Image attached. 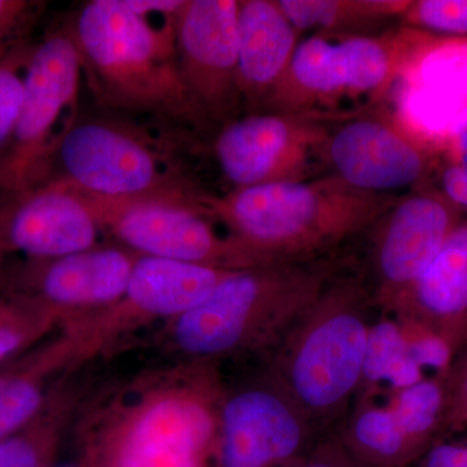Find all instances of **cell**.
<instances>
[{"label":"cell","instance_id":"28","mask_svg":"<svg viewBox=\"0 0 467 467\" xmlns=\"http://www.w3.org/2000/svg\"><path fill=\"white\" fill-rule=\"evenodd\" d=\"M405 26L441 36H467V0H418L401 16Z\"/></svg>","mask_w":467,"mask_h":467},{"label":"cell","instance_id":"14","mask_svg":"<svg viewBox=\"0 0 467 467\" xmlns=\"http://www.w3.org/2000/svg\"><path fill=\"white\" fill-rule=\"evenodd\" d=\"M239 5L236 0H187L175 27L178 66L209 126L236 119Z\"/></svg>","mask_w":467,"mask_h":467},{"label":"cell","instance_id":"7","mask_svg":"<svg viewBox=\"0 0 467 467\" xmlns=\"http://www.w3.org/2000/svg\"><path fill=\"white\" fill-rule=\"evenodd\" d=\"M81 57L69 26L34 46L14 137L0 158V189L12 196L38 186L78 122Z\"/></svg>","mask_w":467,"mask_h":467},{"label":"cell","instance_id":"29","mask_svg":"<svg viewBox=\"0 0 467 467\" xmlns=\"http://www.w3.org/2000/svg\"><path fill=\"white\" fill-rule=\"evenodd\" d=\"M396 318V317H395ZM400 322L408 339L409 356L420 368L438 370L441 377L450 374L451 362L459 344L432 328L410 321L396 318Z\"/></svg>","mask_w":467,"mask_h":467},{"label":"cell","instance_id":"24","mask_svg":"<svg viewBox=\"0 0 467 467\" xmlns=\"http://www.w3.org/2000/svg\"><path fill=\"white\" fill-rule=\"evenodd\" d=\"M423 379L422 368L409 356L407 334L395 317L377 319L368 330L362 383L387 382L395 389Z\"/></svg>","mask_w":467,"mask_h":467},{"label":"cell","instance_id":"4","mask_svg":"<svg viewBox=\"0 0 467 467\" xmlns=\"http://www.w3.org/2000/svg\"><path fill=\"white\" fill-rule=\"evenodd\" d=\"M334 276L325 261L233 270L201 304L165 324L162 343L190 361L272 353Z\"/></svg>","mask_w":467,"mask_h":467},{"label":"cell","instance_id":"36","mask_svg":"<svg viewBox=\"0 0 467 467\" xmlns=\"http://www.w3.org/2000/svg\"><path fill=\"white\" fill-rule=\"evenodd\" d=\"M52 467H79L78 463H77V461H69V462H57Z\"/></svg>","mask_w":467,"mask_h":467},{"label":"cell","instance_id":"8","mask_svg":"<svg viewBox=\"0 0 467 467\" xmlns=\"http://www.w3.org/2000/svg\"><path fill=\"white\" fill-rule=\"evenodd\" d=\"M55 159L63 169L60 180L95 198L201 202L204 195L187 182L146 134L119 122H77Z\"/></svg>","mask_w":467,"mask_h":467},{"label":"cell","instance_id":"12","mask_svg":"<svg viewBox=\"0 0 467 467\" xmlns=\"http://www.w3.org/2000/svg\"><path fill=\"white\" fill-rule=\"evenodd\" d=\"M339 117L248 113L220 129L214 155L234 189L312 180L313 159H324L326 124Z\"/></svg>","mask_w":467,"mask_h":467},{"label":"cell","instance_id":"10","mask_svg":"<svg viewBox=\"0 0 467 467\" xmlns=\"http://www.w3.org/2000/svg\"><path fill=\"white\" fill-rule=\"evenodd\" d=\"M101 230L140 256L238 270L256 266L230 235H220L202 202L149 198L112 201L88 195Z\"/></svg>","mask_w":467,"mask_h":467},{"label":"cell","instance_id":"30","mask_svg":"<svg viewBox=\"0 0 467 467\" xmlns=\"http://www.w3.org/2000/svg\"><path fill=\"white\" fill-rule=\"evenodd\" d=\"M43 3L0 0V52L24 41L27 27L38 16Z\"/></svg>","mask_w":467,"mask_h":467},{"label":"cell","instance_id":"23","mask_svg":"<svg viewBox=\"0 0 467 467\" xmlns=\"http://www.w3.org/2000/svg\"><path fill=\"white\" fill-rule=\"evenodd\" d=\"M408 0H278L299 33L356 34L358 27L401 17Z\"/></svg>","mask_w":467,"mask_h":467},{"label":"cell","instance_id":"20","mask_svg":"<svg viewBox=\"0 0 467 467\" xmlns=\"http://www.w3.org/2000/svg\"><path fill=\"white\" fill-rule=\"evenodd\" d=\"M76 342L67 327L38 348L0 368V439L23 429L38 416L60 374H70Z\"/></svg>","mask_w":467,"mask_h":467},{"label":"cell","instance_id":"25","mask_svg":"<svg viewBox=\"0 0 467 467\" xmlns=\"http://www.w3.org/2000/svg\"><path fill=\"white\" fill-rule=\"evenodd\" d=\"M448 376L425 379L399 389L391 404L396 420L409 441L420 456L432 447V441L441 430Z\"/></svg>","mask_w":467,"mask_h":467},{"label":"cell","instance_id":"3","mask_svg":"<svg viewBox=\"0 0 467 467\" xmlns=\"http://www.w3.org/2000/svg\"><path fill=\"white\" fill-rule=\"evenodd\" d=\"M175 27L150 26L124 0L85 3L69 29L101 106L193 130L211 128L181 75Z\"/></svg>","mask_w":467,"mask_h":467},{"label":"cell","instance_id":"21","mask_svg":"<svg viewBox=\"0 0 467 467\" xmlns=\"http://www.w3.org/2000/svg\"><path fill=\"white\" fill-rule=\"evenodd\" d=\"M82 392L57 383L38 416L0 439V467H52L67 430L72 429Z\"/></svg>","mask_w":467,"mask_h":467},{"label":"cell","instance_id":"26","mask_svg":"<svg viewBox=\"0 0 467 467\" xmlns=\"http://www.w3.org/2000/svg\"><path fill=\"white\" fill-rule=\"evenodd\" d=\"M63 325L57 312L32 297L21 294L0 297V367L20 358Z\"/></svg>","mask_w":467,"mask_h":467},{"label":"cell","instance_id":"15","mask_svg":"<svg viewBox=\"0 0 467 467\" xmlns=\"http://www.w3.org/2000/svg\"><path fill=\"white\" fill-rule=\"evenodd\" d=\"M461 213L441 189L422 184L380 218L371 291L377 306L389 312L420 278L460 225Z\"/></svg>","mask_w":467,"mask_h":467},{"label":"cell","instance_id":"19","mask_svg":"<svg viewBox=\"0 0 467 467\" xmlns=\"http://www.w3.org/2000/svg\"><path fill=\"white\" fill-rule=\"evenodd\" d=\"M459 344L467 334V223H461L425 272L389 310Z\"/></svg>","mask_w":467,"mask_h":467},{"label":"cell","instance_id":"17","mask_svg":"<svg viewBox=\"0 0 467 467\" xmlns=\"http://www.w3.org/2000/svg\"><path fill=\"white\" fill-rule=\"evenodd\" d=\"M138 257L122 245L98 244L57 259L33 260L26 290L17 294L54 310L66 325L116 303L128 287Z\"/></svg>","mask_w":467,"mask_h":467},{"label":"cell","instance_id":"5","mask_svg":"<svg viewBox=\"0 0 467 467\" xmlns=\"http://www.w3.org/2000/svg\"><path fill=\"white\" fill-rule=\"evenodd\" d=\"M374 306L373 292L361 281L334 276L270 353L269 373L318 430L361 389Z\"/></svg>","mask_w":467,"mask_h":467},{"label":"cell","instance_id":"34","mask_svg":"<svg viewBox=\"0 0 467 467\" xmlns=\"http://www.w3.org/2000/svg\"><path fill=\"white\" fill-rule=\"evenodd\" d=\"M422 467H467V444L435 442L423 456Z\"/></svg>","mask_w":467,"mask_h":467},{"label":"cell","instance_id":"31","mask_svg":"<svg viewBox=\"0 0 467 467\" xmlns=\"http://www.w3.org/2000/svg\"><path fill=\"white\" fill-rule=\"evenodd\" d=\"M294 467H371L356 459L337 434L324 436Z\"/></svg>","mask_w":467,"mask_h":467},{"label":"cell","instance_id":"18","mask_svg":"<svg viewBox=\"0 0 467 467\" xmlns=\"http://www.w3.org/2000/svg\"><path fill=\"white\" fill-rule=\"evenodd\" d=\"M300 33L278 0H242L239 5L238 88L250 113L265 109L299 45Z\"/></svg>","mask_w":467,"mask_h":467},{"label":"cell","instance_id":"13","mask_svg":"<svg viewBox=\"0 0 467 467\" xmlns=\"http://www.w3.org/2000/svg\"><path fill=\"white\" fill-rule=\"evenodd\" d=\"M330 128L324 161L335 177L361 192L391 195L422 186L435 165L436 150L396 115L352 112Z\"/></svg>","mask_w":467,"mask_h":467},{"label":"cell","instance_id":"2","mask_svg":"<svg viewBox=\"0 0 467 467\" xmlns=\"http://www.w3.org/2000/svg\"><path fill=\"white\" fill-rule=\"evenodd\" d=\"M398 201L392 193L361 192L331 174L234 189L223 196L204 193L202 204L256 265H265L318 261L319 254L379 223Z\"/></svg>","mask_w":467,"mask_h":467},{"label":"cell","instance_id":"38","mask_svg":"<svg viewBox=\"0 0 467 467\" xmlns=\"http://www.w3.org/2000/svg\"><path fill=\"white\" fill-rule=\"evenodd\" d=\"M0 368H2V367H0Z\"/></svg>","mask_w":467,"mask_h":467},{"label":"cell","instance_id":"22","mask_svg":"<svg viewBox=\"0 0 467 467\" xmlns=\"http://www.w3.org/2000/svg\"><path fill=\"white\" fill-rule=\"evenodd\" d=\"M339 436L347 450L371 467H408L420 459L391 405H361Z\"/></svg>","mask_w":467,"mask_h":467},{"label":"cell","instance_id":"9","mask_svg":"<svg viewBox=\"0 0 467 467\" xmlns=\"http://www.w3.org/2000/svg\"><path fill=\"white\" fill-rule=\"evenodd\" d=\"M233 270L140 256L116 303L64 325L76 342L73 370L84 367L137 328L180 317L201 304Z\"/></svg>","mask_w":467,"mask_h":467},{"label":"cell","instance_id":"1","mask_svg":"<svg viewBox=\"0 0 467 467\" xmlns=\"http://www.w3.org/2000/svg\"><path fill=\"white\" fill-rule=\"evenodd\" d=\"M225 389L217 362L190 359L109 384L77 410V463L213 467Z\"/></svg>","mask_w":467,"mask_h":467},{"label":"cell","instance_id":"16","mask_svg":"<svg viewBox=\"0 0 467 467\" xmlns=\"http://www.w3.org/2000/svg\"><path fill=\"white\" fill-rule=\"evenodd\" d=\"M99 221L84 192L66 181L38 184L0 212V247L51 260L98 245Z\"/></svg>","mask_w":467,"mask_h":467},{"label":"cell","instance_id":"11","mask_svg":"<svg viewBox=\"0 0 467 467\" xmlns=\"http://www.w3.org/2000/svg\"><path fill=\"white\" fill-rule=\"evenodd\" d=\"M267 371L226 386L213 467H294L324 436Z\"/></svg>","mask_w":467,"mask_h":467},{"label":"cell","instance_id":"32","mask_svg":"<svg viewBox=\"0 0 467 467\" xmlns=\"http://www.w3.org/2000/svg\"><path fill=\"white\" fill-rule=\"evenodd\" d=\"M467 423V361L461 373L451 379L448 374L447 402L441 429H457Z\"/></svg>","mask_w":467,"mask_h":467},{"label":"cell","instance_id":"37","mask_svg":"<svg viewBox=\"0 0 467 467\" xmlns=\"http://www.w3.org/2000/svg\"><path fill=\"white\" fill-rule=\"evenodd\" d=\"M5 252L3 250L2 247H0V282H2V265H3V259H5Z\"/></svg>","mask_w":467,"mask_h":467},{"label":"cell","instance_id":"27","mask_svg":"<svg viewBox=\"0 0 467 467\" xmlns=\"http://www.w3.org/2000/svg\"><path fill=\"white\" fill-rule=\"evenodd\" d=\"M34 45L26 39L0 52V158L16 129Z\"/></svg>","mask_w":467,"mask_h":467},{"label":"cell","instance_id":"6","mask_svg":"<svg viewBox=\"0 0 467 467\" xmlns=\"http://www.w3.org/2000/svg\"><path fill=\"white\" fill-rule=\"evenodd\" d=\"M453 39L410 26L380 36L315 34L297 45L264 112L339 117L343 101L374 104Z\"/></svg>","mask_w":467,"mask_h":467},{"label":"cell","instance_id":"33","mask_svg":"<svg viewBox=\"0 0 467 467\" xmlns=\"http://www.w3.org/2000/svg\"><path fill=\"white\" fill-rule=\"evenodd\" d=\"M441 192L463 211L467 209V161L451 162L441 174Z\"/></svg>","mask_w":467,"mask_h":467},{"label":"cell","instance_id":"35","mask_svg":"<svg viewBox=\"0 0 467 467\" xmlns=\"http://www.w3.org/2000/svg\"><path fill=\"white\" fill-rule=\"evenodd\" d=\"M126 5L143 18L158 16L162 20L174 21L180 16L187 0H124Z\"/></svg>","mask_w":467,"mask_h":467}]
</instances>
